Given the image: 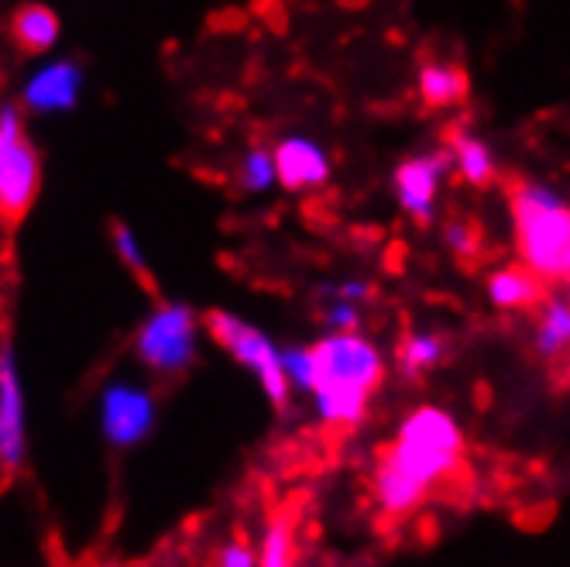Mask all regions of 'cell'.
<instances>
[{"label": "cell", "mask_w": 570, "mask_h": 567, "mask_svg": "<svg viewBox=\"0 0 570 567\" xmlns=\"http://www.w3.org/2000/svg\"><path fill=\"white\" fill-rule=\"evenodd\" d=\"M313 348V410L323 427L357 430L368 420L372 395L382 389L389 361L368 334H323Z\"/></svg>", "instance_id": "1"}, {"label": "cell", "mask_w": 570, "mask_h": 567, "mask_svg": "<svg viewBox=\"0 0 570 567\" xmlns=\"http://www.w3.org/2000/svg\"><path fill=\"white\" fill-rule=\"evenodd\" d=\"M24 389L18 375L14 351H0V468L18 471L24 461Z\"/></svg>", "instance_id": "10"}, {"label": "cell", "mask_w": 570, "mask_h": 567, "mask_svg": "<svg viewBox=\"0 0 570 567\" xmlns=\"http://www.w3.org/2000/svg\"><path fill=\"white\" fill-rule=\"evenodd\" d=\"M59 31H62V25H59L56 11L46 8V4H24L11 18V38H14V46L21 52H31V56L49 52L59 42Z\"/></svg>", "instance_id": "17"}, {"label": "cell", "mask_w": 570, "mask_h": 567, "mask_svg": "<svg viewBox=\"0 0 570 567\" xmlns=\"http://www.w3.org/2000/svg\"><path fill=\"white\" fill-rule=\"evenodd\" d=\"M155 427V395L135 382H110L100 392V430L114 448H135Z\"/></svg>", "instance_id": "8"}, {"label": "cell", "mask_w": 570, "mask_h": 567, "mask_svg": "<svg viewBox=\"0 0 570 567\" xmlns=\"http://www.w3.org/2000/svg\"><path fill=\"white\" fill-rule=\"evenodd\" d=\"M42 189V158L18 107H0V224L18 227Z\"/></svg>", "instance_id": "5"}, {"label": "cell", "mask_w": 570, "mask_h": 567, "mask_svg": "<svg viewBox=\"0 0 570 567\" xmlns=\"http://www.w3.org/2000/svg\"><path fill=\"white\" fill-rule=\"evenodd\" d=\"M214 567H258V550L248 540L234 537V540H227V544L217 547Z\"/></svg>", "instance_id": "25"}, {"label": "cell", "mask_w": 570, "mask_h": 567, "mask_svg": "<svg viewBox=\"0 0 570 567\" xmlns=\"http://www.w3.org/2000/svg\"><path fill=\"white\" fill-rule=\"evenodd\" d=\"M379 461L430 499L436 485L458 475L464 461V430L451 410L423 402L399 420L395 437L382 448Z\"/></svg>", "instance_id": "2"}, {"label": "cell", "mask_w": 570, "mask_h": 567, "mask_svg": "<svg viewBox=\"0 0 570 567\" xmlns=\"http://www.w3.org/2000/svg\"><path fill=\"white\" fill-rule=\"evenodd\" d=\"M203 328H207L214 344H220L240 369H248L255 375V382L262 385L265 399L275 410L289 407L293 389L282 372V348H275V341L265 331H258L255 323H248L230 310H210L203 316Z\"/></svg>", "instance_id": "4"}, {"label": "cell", "mask_w": 570, "mask_h": 567, "mask_svg": "<svg viewBox=\"0 0 570 567\" xmlns=\"http://www.w3.org/2000/svg\"><path fill=\"white\" fill-rule=\"evenodd\" d=\"M563 290H567V293H563V296H567V303H570V275H567V278H563Z\"/></svg>", "instance_id": "26"}, {"label": "cell", "mask_w": 570, "mask_h": 567, "mask_svg": "<svg viewBox=\"0 0 570 567\" xmlns=\"http://www.w3.org/2000/svg\"><path fill=\"white\" fill-rule=\"evenodd\" d=\"M484 296L499 313H522L537 310L547 300V282H540L522 265H502L492 268L484 278Z\"/></svg>", "instance_id": "12"}, {"label": "cell", "mask_w": 570, "mask_h": 567, "mask_svg": "<svg viewBox=\"0 0 570 567\" xmlns=\"http://www.w3.org/2000/svg\"><path fill=\"white\" fill-rule=\"evenodd\" d=\"M323 323H327V334H361L364 310L344 300H323Z\"/></svg>", "instance_id": "23"}, {"label": "cell", "mask_w": 570, "mask_h": 567, "mask_svg": "<svg viewBox=\"0 0 570 567\" xmlns=\"http://www.w3.org/2000/svg\"><path fill=\"white\" fill-rule=\"evenodd\" d=\"M199 316L186 303H158L135 334V354L155 375H183L199 354Z\"/></svg>", "instance_id": "6"}, {"label": "cell", "mask_w": 570, "mask_h": 567, "mask_svg": "<svg viewBox=\"0 0 570 567\" xmlns=\"http://www.w3.org/2000/svg\"><path fill=\"white\" fill-rule=\"evenodd\" d=\"M533 351L543 361L570 358V303L563 293H547V300L533 310Z\"/></svg>", "instance_id": "16"}, {"label": "cell", "mask_w": 570, "mask_h": 567, "mask_svg": "<svg viewBox=\"0 0 570 567\" xmlns=\"http://www.w3.org/2000/svg\"><path fill=\"white\" fill-rule=\"evenodd\" d=\"M451 173H454V158L446 151V145L402 158L392 173V193H395L399 211L416 227H430L436 221L440 189Z\"/></svg>", "instance_id": "7"}, {"label": "cell", "mask_w": 570, "mask_h": 567, "mask_svg": "<svg viewBox=\"0 0 570 567\" xmlns=\"http://www.w3.org/2000/svg\"><path fill=\"white\" fill-rule=\"evenodd\" d=\"M519 265L540 282H563L570 275V204L550 183L515 179L509 189Z\"/></svg>", "instance_id": "3"}, {"label": "cell", "mask_w": 570, "mask_h": 567, "mask_svg": "<svg viewBox=\"0 0 570 567\" xmlns=\"http://www.w3.org/2000/svg\"><path fill=\"white\" fill-rule=\"evenodd\" d=\"M563 375H567V385H570V358H567V372Z\"/></svg>", "instance_id": "27"}, {"label": "cell", "mask_w": 570, "mask_h": 567, "mask_svg": "<svg viewBox=\"0 0 570 567\" xmlns=\"http://www.w3.org/2000/svg\"><path fill=\"white\" fill-rule=\"evenodd\" d=\"M275 158V179L289 193H316L331 183L334 158L316 138L309 135H285L272 148Z\"/></svg>", "instance_id": "9"}, {"label": "cell", "mask_w": 570, "mask_h": 567, "mask_svg": "<svg viewBox=\"0 0 570 567\" xmlns=\"http://www.w3.org/2000/svg\"><path fill=\"white\" fill-rule=\"evenodd\" d=\"M114 252H117V258L125 262L135 275L148 278V258H145V252H141L138 234H135L128 224H114Z\"/></svg>", "instance_id": "24"}, {"label": "cell", "mask_w": 570, "mask_h": 567, "mask_svg": "<svg viewBox=\"0 0 570 567\" xmlns=\"http://www.w3.org/2000/svg\"><path fill=\"white\" fill-rule=\"evenodd\" d=\"M451 358V341L440 331L430 328H413L399 338L395 348V369L405 382H423L430 372H436L440 364Z\"/></svg>", "instance_id": "14"}, {"label": "cell", "mask_w": 570, "mask_h": 567, "mask_svg": "<svg viewBox=\"0 0 570 567\" xmlns=\"http://www.w3.org/2000/svg\"><path fill=\"white\" fill-rule=\"evenodd\" d=\"M320 296L323 300H344V303H354V306H368L375 296H379V290H375V282L372 278H364V275H347V278H341V282H331V286H323L320 290Z\"/></svg>", "instance_id": "22"}, {"label": "cell", "mask_w": 570, "mask_h": 567, "mask_svg": "<svg viewBox=\"0 0 570 567\" xmlns=\"http://www.w3.org/2000/svg\"><path fill=\"white\" fill-rule=\"evenodd\" d=\"M446 151L454 158V173L481 189V186H492L495 183V173H499V155L492 148L484 135H478L474 128L468 125H454V131L446 135Z\"/></svg>", "instance_id": "13"}, {"label": "cell", "mask_w": 570, "mask_h": 567, "mask_svg": "<svg viewBox=\"0 0 570 567\" xmlns=\"http://www.w3.org/2000/svg\"><path fill=\"white\" fill-rule=\"evenodd\" d=\"M79 90H83V69L72 59H56V62H46L28 79L21 100L35 114H59V110L76 107Z\"/></svg>", "instance_id": "11"}, {"label": "cell", "mask_w": 570, "mask_h": 567, "mask_svg": "<svg viewBox=\"0 0 570 567\" xmlns=\"http://www.w3.org/2000/svg\"><path fill=\"white\" fill-rule=\"evenodd\" d=\"M468 90H471L468 69L454 59H426L416 72V94L433 110L464 104Z\"/></svg>", "instance_id": "15"}, {"label": "cell", "mask_w": 570, "mask_h": 567, "mask_svg": "<svg viewBox=\"0 0 570 567\" xmlns=\"http://www.w3.org/2000/svg\"><path fill=\"white\" fill-rule=\"evenodd\" d=\"M440 237H443V248L451 252L461 265H474V262H481V252H484V234H481V227H478L474 221H468V217H451V221L443 224Z\"/></svg>", "instance_id": "19"}, {"label": "cell", "mask_w": 570, "mask_h": 567, "mask_svg": "<svg viewBox=\"0 0 570 567\" xmlns=\"http://www.w3.org/2000/svg\"><path fill=\"white\" fill-rule=\"evenodd\" d=\"M237 186L244 193H255V196L258 193H268L272 186H278L272 148L255 145V148H248V151L240 155V162H237Z\"/></svg>", "instance_id": "20"}, {"label": "cell", "mask_w": 570, "mask_h": 567, "mask_svg": "<svg viewBox=\"0 0 570 567\" xmlns=\"http://www.w3.org/2000/svg\"><path fill=\"white\" fill-rule=\"evenodd\" d=\"M282 372L289 379L293 392H313L316 379V364H313V348L296 344V348H282Z\"/></svg>", "instance_id": "21"}, {"label": "cell", "mask_w": 570, "mask_h": 567, "mask_svg": "<svg viewBox=\"0 0 570 567\" xmlns=\"http://www.w3.org/2000/svg\"><path fill=\"white\" fill-rule=\"evenodd\" d=\"M299 564V547H296V512L293 509H278L258 547V567H296Z\"/></svg>", "instance_id": "18"}]
</instances>
